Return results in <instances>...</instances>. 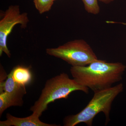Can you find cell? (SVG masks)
Here are the masks:
<instances>
[{
	"mask_svg": "<svg viewBox=\"0 0 126 126\" xmlns=\"http://www.w3.org/2000/svg\"><path fill=\"white\" fill-rule=\"evenodd\" d=\"M126 69V65L121 63L98 59L86 66H72L70 72L79 83L95 93L121 81Z\"/></svg>",
	"mask_w": 126,
	"mask_h": 126,
	"instance_id": "obj_1",
	"label": "cell"
},
{
	"mask_svg": "<svg viewBox=\"0 0 126 126\" xmlns=\"http://www.w3.org/2000/svg\"><path fill=\"white\" fill-rule=\"evenodd\" d=\"M123 89V84L120 83L109 88L94 93L92 98L81 111L64 118L63 126H75L83 123L88 126H92L94 118L101 112L105 115V125H107L110 121V112L113 102Z\"/></svg>",
	"mask_w": 126,
	"mask_h": 126,
	"instance_id": "obj_2",
	"label": "cell"
},
{
	"mask_svg": "<svg viewBox=\"0 0 126 126\" xmlns=\"http://www.w3.org/2000/svg\"><path fill=\"white\" fill-rule=\"evenodd\" d=\"M89 89L79 83L74 79L63 73L47 80L38 99L31 108L33 114L40 117L50 103L58 99H67L71 93L77 91L86 94Z\"/></svg>",
	"mask_w": 126,
	"mask_h": 126,
	"instance_id": "obj_3",
	"label": "cell"
},
{
	"mask_svg": "<svg viewBox=\"0 0 126 126\" xmlns=\"http://www.w3.org/2000/svg\"><path fill=\"white\" fill-rule=\"evenodd\" d=\"M46 53L72 66H86L98 59L91 46L83 39L71 41L57 48H48Z\"/></svg>",
	"mask_w": 126,
	"mask_h": 126,
	"instance_id": "obj_4",
	"label": "cell"
},
{
	"mask_svg": "<svg viewBox=\"0 0 126 126\" xmlns=\"http://www.w3.org/2000/svg\"><path fill=\"white\" fill-rule=\"evenodd\" d=\"M3 13V12H2ZM0 20V56L4 53L9 58L11 56L7 47V38L16 25L19 24L22 29L27 27L29 22L28 14L21 13L19 6L11 5L3 14Z\"/></svg>",
	"mask_w": 126,
	"mask_h": 126,
	"instance_id": "obj_5",
	"label": "cell"
},
{
	"mask_svg": "<svg viewBox=\"0 0 126 126\" xmlns=\"http://www.w3.org/2000/svg\"><path fill=\"white\" fill-rule=\"evenodd\" d=\"M6 119L0 121V126H58L55 124H49L41 121L39 117L32 113L27 117L19 118L10 113L6 115Z\"/></svg>",
	"mask_w": 126,
	"mask_h": 126,
	"instance_id": "obj_6",
	"label": "cell"
},
{
	"mask_svg": "<svg viewBox=\"0 0 126 126\" xmlns=\"http://www.w3.org/2000/svg\"><path fill=\"white\" fill-rule=\"evenodd\" d=\"M4 92L21 98L26 94L25 86L19 85L14 80L12 70L7 75V79L0 83V93Z\"/></svg>",
	"mask_w": 126,
	"mask_h": 126,
	"instance_id": "obj_7",
	"label": "cell"
},
{
	"mask_svg": "<svg viewBox=\"0 0 126 126\" xmlns=\"http://www.w3.org/2000/svg\"><path fill=\"white\" fill-rule=\"evenodd\" d=\"M12 77L16 83L26 86L31 82L32 74L29 68L18 65L12 69Z\"/></svg>",
	"mask_w": 126,
	"mask_h": 126,
	"instance_id": "obj_8",
	"label": "cell"
},
{
	"mask_svg": "<svg viewBox=\"0 0 126 126\" xmlns=\"http://www.w3.org/2000/svg\"><path fill=\"white\" fill-rule=\"evenodd\" d=\"M22 98L9 94L6 92L0 93V117L3 112L12 106H21L23 105Z\"/></svg>",
	"mask_w": 126,
	"mask_h": 126,
	"instance_id": "obj_9",
	"label": "cell"
},
{
	"mask_svg": "<svg viewBox=\"0 0 126 126\" xmlns=\"http://www.w3.org/2000/svg\"><path fill=\"white\" fill-rule=\"evenodd\" d=\"M54 0H34L35 7L41 14L48 12L51 10Z\"/></svg>",
	"mask_w": 126,
	"mask_h": 126,
	"instance_id": "obj_10",
	"label": "cell"
},
{
	"mask_svg": "<svg viewBox=\"0 0 126 126\" xmlns=\"http://www.w3.org/2000/svg\"><path fill=\"white\" fill-rule=\"evenodd\" d=\"M88 13L97 15L100 12V7L98 1L99 0H81Z\"/></svg>",
	"mask_w": 126,
	"mask_h": 126,
	"instance_id": "obj_11",
	"label": "cell"
},
{
	"mask_svg": "<svg viewBox=\"0 0 126 126\" xmlns=\"http://www.w3.org/2000/svg\"><path fill=\"white\" fill-rule=\"evenodd\" d=\"M4 70L3 69V68H0V83H1L3 82L4 81L6 77L5 75H6V74H5Z\"/></svg>",
	"mask_w": 126,
	"mask_h": 126,
	"instance_id": "obj_12",
	"label": "cell"
},
{
	"mask_svg": "<svg viewBox=\"0 0 126 126\" xmlns=\"http://www.w3.org/2000/svg\"><path fill=\"white\" fill-rule=\"evenodd\" d=\"M114 0H99L100 2H103L104 4H110V3L113 2Z\"/></svg>",
	"mask_w": 126,
	"mask_h": 126,
	"instance_id": "obj_13",
	"label": "cell"
},
{
	"mask_svg": "<svg viewBox=\"0 0 126 126\" xmlns=\"http://www.w3.org/2000/svg\"><path fill=\"white\" fill-rule=\"evenodd\" d=\"M117 24H122L124 25H126V23H120V22H116Z\"/></svg>",
	"mask_w": 126,
	"mask_h": 126,
	"instance_id": "obj_14",
	"label": "cell"
},
{
	"mask_svg": "<svg viewBox=\"0 0 126 126\" xmlns=\"http://www.w3.org/2000/svg\"><path fill=\"white\" fill-rule=\"evenodd\" d=\"M55 1H56V0H54Z\"/></svg>",
	"mask_w": 126,
	"mask_h": 126,
	"instance_id": "obj_15",
	"label": "cell"
}]
</instances>
